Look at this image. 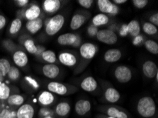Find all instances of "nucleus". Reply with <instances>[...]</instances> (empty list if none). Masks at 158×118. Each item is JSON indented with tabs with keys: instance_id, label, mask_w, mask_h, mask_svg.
<instances>
[{
	"instance_id": "obj_12",
	"label": "nucleus",
	"mask_w": 158,
	"mask_h": 118,
	"mask_svg": "<svg viewBox=\"0 0 158 118\" xmlns=\"http://www.w3.org/2000/svg\"><path fill=\"white\" fill-rule=\"evenodd\" d=\"M58 59L62 64L68 67H74L77 62L75 55L68 52H61L58 56Z\"/></svg>"
},
{
	"instance_id": "obj_2",
	"label": "nucleus",
	"mask_w": 158,
	"mask_h": 118,
	"mask_svg": "<svg viewBox=\"0 0 158 118\" xmlns=\"http://www.w3.org/2000/svg\"><path fill=\"white\" fill-rule=\"evenodd\" d=\"M65 18L62 14H56L49 18L45 23V33L49 36H52L57 34L61 28L63 27Z\"/></svg>"
},
{
	"instance_id": "obj_3",
	"label": "nucleus",
	"mask_w": 158,
	"mask_h": 118,
	"mask_svg": "<svg viewBox=\"0 0 158 118\" xmlns=\"http://www.w3.org/2000/svg\"><path fill=\"white\" fill-rule=\"evenodd\" d=\"M96 37L99 42L109 45L116 44L118 41V36L116 33L110 29L99 30Z\"/></svg>"
},
{
	"instance_id": "obj_42",
	"label": "nucleus",
	"mask_w": 158,
	"mask_h": 118,
	"mask_svg": "<svg viewBox=\"0 0 158 118\" xmlns=\"http://www.w3.org/2000/svg\"><path fill=\"white\" fill-rule=\"evenodd\" d=\"M3 44L6 49L9 50V51H11V50H12L15 48V45H14V43L10 40H5L4 41Z\"/></svg>"
},
{
	"instance_id": "obj_45",
	"label": "nucleus",
	"mask_w": 158,
	"mask_h": 118,
	"mask_svg": "<svg viewBox=\"0 0 158 118\" xmlns=\"http://www.w3.org/2000/svg\"><path fill=\"white\" fill-rule=\"evenodd\" d=\"M150 23H151L153 25L157 27L158 26V14L155 13L150 17Z\"/></svg>"
},
{
	"instance_id": "obj_53",
	"label": "nucleus",
	"mask_w": 158,
	"mask_h": 118,
	"mask_svg": "<svg viewBox=\"0 0 158 118\" xmlns=\"http://www.w3.org/2000/svg\"><path fill=\"white\" fill-rule=\"evenodd\" d=\"M155 78H156V81H158V73L156 74V76H155Z\"/></svg>"
},
{
	"instance_id": "obj_43",
	"label": "nucleus",
	"mask_w": 158,
	"mask_h": 118,
	"mask_svg": "<svg viewBox=\"0 0 158 118\" xmlns=\"http://www.w3.org/2000/svg\"><path fill=\"white\" fill-rule=\"evenodd\" d=\"M144 41V38L142 35H138L136 37H134L133 40V44L134 45H140Z\"/></svg>"
},
{
	"instance_id": "obj_41",
	"label": "nucleus",
	"mask_w": 158,
	"mask_h": 118,
	"mask_svg": "<svg viewBox=\"0 0 158 118\" xmlns=\"http://www.w3.org/2000/svg\"><path fill=\"white\" fill-rule=\"evenodd\" d=\"M98 31H99L98 28L95 27V26L93 25L89 26L87 28V33L90 37H94V36L97 35Z\"/></svg>"
},
{
	"instance_id": "obj_39",
	"label": "nucleus",
	"mask_w": 158,
	"mask_h": 118,
	"mask_svg": "<svg viewBox=\"0 0 158 118\" xmlns=\"http://www.w3.org/2000/svg\"><path fill=\"white\" fill-rule=\"evenodd\" d=\"M133 5L137 9H142L148 5V0H133L132 1Z\"/></svg>"
},
{
	"instance_id": "obj_32",
	"label": "nucleus",
	"mask_w": 158,
	"mask_h": 118,
	"mask_svg": "<svg viewBox=\"0 0 158 118\" xmlns=\"http://www.w3.org/2000/svg\"><path fill=\"white\" fill-rule=\"evenodd\" d=\"M16 110L9 107L0 106V118H16Z\"/></svg>"
},
{
	"instance_id": "obj_13",
	"label": "nucleus",
	"mask_w": 158,
	"mask_h": 118,
	"mask_svg": "<svg viewBox=\"0 0 158 118\" xmlns=\"http://www.w3.org/2000/svg\"><path fill=\"white\" fill-rule=\"evenodd\" d=\"M56 100V98L52 93L48 91H44L41 92L38 96V101L40 105L44 107H48L52 105Z\"/></svg>"
},
{
	"instance_id": "obj_49",
	"label": "nucleus",
	"mask_w": 158,
	"mask_h": 118,
	"mask_svg": "<svg viewBox=\"0 0 158 118\" xmlns=\"http://www.w3.org/2000/svg\"><path fill=\"white\" fill-rule=\"evenodd\" d=\"M81 40H81L80 36H79V35H77V38L76 42L75 43V44H74V45H73V47H78L79 46H80Z\"/></svg>"
},
{
	"instance_id": "obj_44",
	"label": "nucleus",
	"mask_w": 158,
	"mask_h": 118,
	"mask_svg": "<svg viewBox=\"0 0 158 118\" xmlns=\"http://www.w3.org/2000/svg\"><path fill=\"white\" fill-rule=\"evenodd\" d=\"M119 35L121 37H126L128 35V28H127V24H123L119 29Z\"/></svg>"
},
{
	"instance_id": "obj_17",
	"label": "nucleus",
	"mask_w": 158,
	"mask_h": 118,
	"mask_svg": "<svg viewBox=\"0 0 158 118\" xmlns=\"http://www.w3.org/2000/svg\"><path fill=\"white\" fill-rule=\"evenodd\" d=\"M13 61L16 67L22 68L27 65L28 58L25 52L22 50H17L13 55Z\"/></svg>"
},
{
	"instance_id": "obj_24",
	"label": "nucleus",
	"mask_w": 158,
	"mask_h": 118,
	"mask_svg": "<svg viewBox=\"0 0 158 118\" xmlns=\"http://www.w3.org/2000/svg\"><path fill=\"white\" fill-rule=\"evenodd\" d=\"M86 17L83 14H76L71 18L70 21V28L73 31H76L82 27L83 24L85 23Z\"/></svg>"
},
{
	"instance_id": "obj_40",
	"label": "nucleus",
	"mask_w": 158,
	"mask_h": 118,
	"mask_svg": "<svg viewBox=\"0 0 158 118\" xmlns=\"http://www.w3.org/2000/svg\"><path fill=\"white\" fill-rule=\"evenodd\" d=\"M77 2L81 6L84 7V8L89 9L92 6L94 1L93 0H78Z\"/></svg>"
},
{
	"instance_id": "obj_47",
	"label": "nucleus",
	"mask_w": 158,
	"mask_h": 118,
	"mask_svg": "<svg viewBox=\"0 0 158 118\" xmlns=\"http://www.w3.org/2000/svg\"><path fill=\"white\" fill-rule=\"evenodd\" d=\"M6 24V18L4 15L0 14V31L3 29L5 27Z\"/></svg>"
},
{
	"instance_id": "obj_33",
	"label": "nucleus",
	"mask_w": 158,
	"mask_h": 118,
	"mask_svg": "<svg viewBox=\"0 0 158 118\" xmlns=\"http://www.w3.org/2000/svg\"><path fill=\"white\" fill-rule=\"evenodd\" d=\"M145 49L153 55L158 54V44L152 40H147L144 43Z\"/></svg>"
},
{
	"instance_id": "obj_9",
	"label": "nucleus",
	"mask_w": 158,
	"mask_h": 118,
	"mask_svg": "<svg viewBox=\"0 0 158 118\" xmlns=\"http://www.w3.org/2000/svg\"><path fill=\"white\" fill-rule=\"evenodd\" d=\"M48 90L52 93L64 96L68 93V88L64 84L57 82V81H51L47 86Z\"/></svg>"
},
{
	"instance_id": "obj_20",
	"label": "nucleus",
	"mask_w": 158,
	"mask_h": 118,
	"mask_svg": "<svg viewBox=\"0 0 158 118\" xmlns=\"http://www.w3.org/2000/svg\"><path fill=\"white\" fill-rule=\"evenodd\" d=\"M121 51L118 49H109L105 52L104 59L106 62L109 63H114L118 62L121 58Z\"/></svg>"
},
{
	"instance_id": "obj_30",
	"label": "nucleus",
	"mask_w": 158,
	"mask_h": 118,
	"mask_svg": "<svg viewBox=\"0 0 158 118\" xmlns=\"http://www.w3.org/2000/svg\"><path fill=\"white\" fill-rule=\"evenodd\" d=\"M21 27H22V21L19 18H16L12 21L9 26V33L13 35L17 34L20 31Z\"/></svg>"
},
{
	"instance_id": "obj_34",
	"label": "nucleus",
	"mask_w": 158,
	"mask_h": 118,
	"mask_svg": "<svg viewBox=\"0 0 158 118\" xmlns=\"http://www.w3.org/2000/svg\"><path fill=\"white\" fill-rule=\"evenodd\" d=\"M23 45L26 51L31 55H35L37 51V45H35L34 41L31 39H26L24 40Z\"/></svg>"
},
{
	"instance_id": "obj_4",
	"label": "nucleus",
	"mask_w": 158,
	"mask_h": 118,
	"mask_svg": "<svg viewBox=\"0 0 158 118\" xmlns=\"http://www.w3.org/2000/svg\"><path fill=\"white\" fill-rule=\"evenodd\" d=\"M114 76L119 83H126L132 79V71L129 67L125 65H120L115 69Z\"/></svg>"
},
{
	"instance_id": "obj_19",
	"label": "nucleus",
	"mask_w": 158,
	"mask_h": 118,
	"mask_svg": "<svg viewBox=\"0 0 158 118\" xmlns=\"http://www.w3.org/2000/svg\"><path fill=\"white\" fill-rule=\"evenodd\" d=\"M43 26H44V21L40 18L32 21H28L26 23V29L33 35L36 34L41 29Z\"/></svg>"
},
{
	"instance_id": "obj_5",
	"label": "nucleus",
	"mask_w": 158,
	"mask_h": 118,
	"mask_svg": "<svg viewBox=\"0 0 158 118\" xmlns=\"http://www.w3.org/2000/svg\"><path fill=\"white\" fill-rule=\"evenodd\" d=\"M97 4L102 14H109V15L114 16L119 13L118 6L109 0H98Z\"/></svg>"
},
{
	"instance_id": "obj_37",
	"label": "nucleus",
	"mask_w": 158,
	"mask_h": 118,
	"mask_svg": "<svg viewBox=\"0 0 158 118\" xmlns=\"http://www.w3.org/2000/svg\"><path fill=\"white\" fill-rule=\"evenodd\" d=\"M25 81L31 87L33 90H38L40 87V84L34 78H33L31 76H26L24 77Z\"/></svg>"
},
{
	"instance_id": "obj_31",
	"label": "nucleus",
	"mask_w": 158,
	"mask_h": 118,
	"mask_svg": "<svg viewBox=\"0 0 158 118\" xmlns=\"http://www.w3.org/2000/svg\"><path fill=\"white\" fill-rule=\"evenodd\" d=\"M11 67V64L8 59L6 58L0 59V77L3 78L6 76Z\"/></svg>"
},
{
	"instance_id": "obj_15",
	"label": "nucleus",
	"mask_w": 158,
	"mask_h": 118,
	"mask_svg": "<svg viewBox=\"0 0 158 118\" xmlns=\"http://www.w3.org/2000/svg\"><path fill=\"white\" fill-rule=\"evenodd\" d=\"M98 86L97 81L92 76H87L80 83V87L86 92H94L97 90Z\"/></svg>"
},
{
	"instance_id": "obj_8",
	"label": "nucleus",
	"mask_w": 158,
	"mask_h": 118,
	"mask_svg": "<svg viewBox=\"0 0 158 118\" xmlns=\"http://www.w3.org/2000/svg\"><path fill=\"white\" fill-rule=\"evenodd\" d=\"M92 109V103L89 100L80 99L77 100L75 105V111L80 116H84L90 112Z\"/></svg>"
},
{
	"instance_id": "obj_27",
	"label": "nucleus",
	"mask_w": 158,
	"mask_h": 118,
	"mask_svg": "<svg viewBox=\"0 0 158 118\" xmlns=\"http://www.w3.org/2000/svg\"><path fill=\"white\" fill-rule=\"evenodd\" d=\"M109 18L108 16L104 14H99L95 15L92 18V25L95 27H99V26L106 25L109 23Z\"/></svg>"
},
{
	"instance_id": "obj_11",
	"label": "nucleus",
	"mask_w": 158,
	"mask_h": 118,
	"mask_svg": "<svg viewBox=\"0 0 158 118\" xmlns=\"http://www.w3.org/2000/svg\"><path fill=\"white\" fill-rule=\"evenodd\" d=\"M60 0H45L43 2V9L48 14H53L60 9Z\"/></svg>"
},
{
	"instance_id": "obj_25",
	"label": "nucleus",
	"mask_w": 158,
	"mask_h": 118,
	"mask_svg": "<svg viewBox=\"0 0 158 118\" xmlns=\"http://www.w3.org/2000/svg\"><path fill=\"white\" fill-rule=\"evenodd\" d=\"M25 98L20 94H11L6 100V103L9 106L16 108L20 107L24 104Z\"/></svg>"
},
{
	"instance_id": "obj_1",
	"label": "nucleus",
	"mask_w": 158,
	"mask_h": 118,
	"mask_svg": "<svg viewBox=\"0 0 158 118\" xmlns=\"http://www.w3.org/2000/svg\"><path fill=\"white\" fill-rule=\"evenodd\" d=\"M136 108L138 114L144 118L152 117L157 111L155 100L150 96H144L140 98Z\"/></svg>"
},
{
	"instance_id": "obj_28",
	"label": "nucleus",
	"mask_w": 158,
	"mask_h": 118,
	"mask_svg": "<svg viewBox=\"0 0 158 118\" xmlns=\"http://www.w3.org/2000/svg\"><path fill=\"white\" fill-rule=\"evenodd\" d=\"M40 56H41V58L48 64H55L57 60V57L55 52L50 50H45Z\"/></svg>"
},
{
	"instance_id": "obj_23",
	"label": "nucleus",
	"mask_w": 158,
	"mask_h": 118,
	"mask_svg": "<svg viewBox=\"0 0 158 118\" xmlns=\"http://www.w3.org/2000/svg\"><path fill=\"white\" fill-rule=\"evenodd\" d=\"M71 111V106L68 102H60L57 103L55 108L54 112L57 116L64 117H67Z\"/></svg>"
},
{
	"instance_id": "obj_52",
	"label": "nucleus",
	"mask_w": 158,
	"mask_h": 118,
	"mask_svg": "<svg viewBox=\"0 0 158 118\" xmlns=\"http://www.w3.org/2000/svg\"><path fill=\"white\" fill-rule=\"evenodd\" d=\"M43 118H54L53 116H46V117H44Z\"/></svg>"
},
{
	"instance_id": "obj_51",
	"label": "nucleus",
	"mask_w": 158,
	"mask_h": 118,
	"mask_svg": "<svg viewBox=\"0 0 158 118\" xmlns=\"http://www.w3.org/2000/svg\"><path fill=\"white\" fill-rule=\"evenodd\" d=\"M99 118H114V117H109V116H106V117H103V116H101V117H99Z\"/></svg>"
},
{
	"instance_id": "obj_16",
	"label": "nucleus",
	"mask_w": 158,
	"mask_h": 118,
	"mask_svg": "<svg viewBox=\"0 0 158 118\" xmlns=\"http://www.w3.org/2000/svg\"><path fill=\"white\" fill-rule=\"evenodd\" d=\"M40 14H41V10L40 6L37 4H32L25 10L24 17L27 21L35 20L40 18Z\"/></svg>"
},
{
	"instance_id": "obj_22",
	"label": "nucleus",
	"mask_w": 158,
	"mask_h": 118,
	"mask_svg": "<svg viewBox=\"0 0 158 118\" xmlns=\"http://www.w3.org/2000/svg\"><path fill=\"white\" fill-rule=\"evenodd\" d=\"M104 98L107 102L110 103H116L120 100V93L113 87H109L104 92Z\"/></svg>"
},
{
	"instance_id": "obj_35",
	"label": "nucleus",
	"mask_w": 158,
	"mask_h": 118,
	"mask_svg": "<svg viewBox=\"0 0 158 118\" xmlns=\"http://www.w3.org/2000/svg\"><path fill=\"white\" fill-rule=\"evenodd\" d=\"M143 32L147 35H153L157 33V28L150 22H145L143 25Z\"/></svg>"
},
{
	"instance_id": "obj_38",
	"label": "nucleus",
	"mask_w": 158,
	"mask_h": 118,
	"mask_svg": "<svg viewBox=\"0 0 158 118\" xmlns=\"http://www.w3.org/2000/svg\"><path fill=\"white\" fill-rule=\"evenodd\" d=\"M54 113L55 112L51 109H50V108L44 107L40 109L39 112H38V115L41 118H43L46 116H53Z\"/></svg>"
},
{
	"instance_id": "obj_50",
	"label": "nucleus",
	"mask_w": 158,
	"mask_h": 118,
	"mask_svg": "<svg viewBox=\"0 0 158 118\" xmlns=\"http://www.w3.org/2000/svg\"><path fill=\"white\" fill-rule=\"evenodd\" d=\"M113 2H114V4H123L127 2L126 0H114Z\"/></svg>"
},
{
	"instance_id": "obj_29",
	"label": "nucleus",
	"mask_w": 158,
	"mask_h": 118,
	"mask_svg": "<svg viewBox=\"0 0 158 118\" xmlns=\"http://www.w3.org/2000/svg\"><path fill=\"white\" fill-rule=\"evenodd\" d=\"M10 95V87L2 81H0V100H6Z\"/></svg>"
},
{
	"instance_id": "obj_10",
	"label": "nucleus",
	"mask_w": 158,
	"mask_h": 118,
	"mask_svg": "<svg viewBox=\"0 0 158 118\" xmlns=\"http://www.w3.org/2000/svg\"><path fill=\"white\" fill-rule=\"evenodd\" d=\"M142 69L144 75L148 79L155 78L156 74L158 73L157 64L150 60H148L143 63Z\"/></svg>"
},
{
	"instance_id": "obj_26",
	"label": "nucleus",
	"mask_w": 158,
	"mask_h": 118,
	"mask_svg": "<svg viewBox=\"0 0 158 118\" xmlns=\"http://www.w3.org/2000/svg\"><path fill=\"white\" fill-rule=\"evenodd\" d=\"M127 28H128V35L132 37H136L140 35V23L137 20L131 21L127 24Z\"/></svg>"
},
{
	"instance_id": "obj_36",
	"label": "nucleus",
	"mask_w": 158,
	"mask_h": 118,
	"mask_svg": "<svg viewBox=\"0 0 158 118\" xmlns=\"http://www.w3.org/2000/svg\"><path fill=\"white\" fill-rule=\"evenodd\" d=\"M20 75L21 74H20V71H19V69L17 68V67L12 66L11 67V68L9 69V71L6 76L9 78V80L12 81H16L19 79Z\"/></svg>"
},
{
	"instance_id": "obj_21",
	"label": "nucleus",
	"mask_w": 158,
	"mask_h": 118,
	"mask_svg": "<svg viewBox=\"0 0 158 118\" xmlns=\"http://www.w3.org/2000/svg\"><path fill=\"white\" fill-rule=\"evenodd\" d=\"M104 111L106 113V116L109 117L114 118H128V115L125 111L114 106L107 107L104 109Z\"/></svg>"
},
{
	"instance_id": "obj_46",
	"label": "nucleus",
	"mask_w": 158,
	"mask_h": 118,
	"mask_svg": "<svg viewBox=\"0 0 158 118\" xmlns=\"http://www.w3.org/2000/svg\"><path fill=\"white\" fill-rule=\"evenodd\" d=\"M14 2L19 7H24L29 3V1L28 0H16Z\"/></svg>"
},
{
	"instance_id": "obj_7",
	"label": "nucleus",
	"mask_w": 158,
	"mask_h": 118,
	"mask_svg": "<svg viewBox=\"0 0 158 118\" xmlns=\"http://www.w3.org/2000/svg\"><path fill=\"white\" fill-rule=\"evenodd\" d=\"M35 115V108L30 103L21 105L16 110V118H33Z\"/></svg>"
},
{
	"instance_id": "obj_18",
	"label": "nucleus",
	"mask_w": 158,
	"mask_h": 118,
	"mask_svg": "<svg viewBox=\"0 0 158 118\" xmlns=\"http://www.w3.org/2000/svg\"><path fill=\"white\" fill-rule=\"evenodd\" d=\"M77 35L72 33H66L58 36L57 42L60 45H73L76 42Z\"/></svg>"
},
{
	"instance_id": "obj_14",
	"label": "nucleus",
	"mask_w": 158,
	"mask_h": 118,
	"mask_svg": "<svg viewBox=\"0 0 158 118\" xmlns=\"http://www.w3.org/2000/svg\"><path fill=\"white\" fill-rule=\"evenodd\" d=\"M42 72L45 77L53 79L58 76L60 74V68L57 65L55 64H47L43 67Z\"/></svg>"
},
{
	"instance_id": "obj_6",
	"label": "nucleus",
	"mask_w": 158,
	"mask_h": 118,
	"mask_svg": "<svg viewBox=\"0 0 158 118\" xmlns=\"http://www.w3.org/2000/svg\"><path fill=\"white\" fill-rule=\"evenodd\" d=\"M97 47L94 44L91 43H85L80 47L81 57L86 59H92L97 54Z\"/></svg>"
},
{
	"instance_id": "obj_48",
	"label": "nucleus",
	"mask_w": 158,
	"mask_h": 118,
	"mask_svg": "<svg viewBox=\"0 0 158 118\" xmlns=\"http://www.w3.org/2000/svg\"><path fill=\"white\" fill-rule=\"evenodd\" d=\"M45 50V47L44 46H40V45H38L37 46V51H36V53L35 55H37V56H40L41 54L44 52Z\"/></svg>"
}]
</instances>
